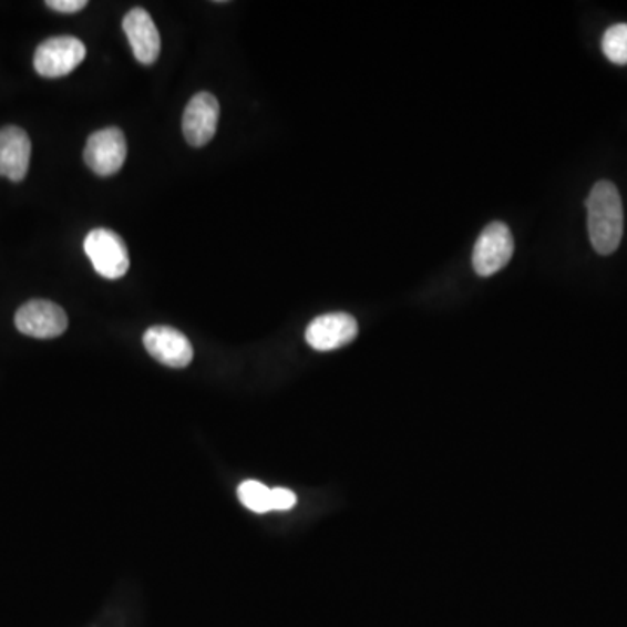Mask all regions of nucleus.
Segmentation results:
<instances>
[{
  "instance_id": "f8f14e48",
  "label": "nucleus",
  "mask_w": 627,
  "mask_h": 627,
  "mask_svg": "<svg viewBox=\"0 0 627 627\" xmlns=\"http://www.w3.org/2000/svg\"><path fill=\"white\" fill-rule=\"evenodd\" d=\"M270 492L273 490L267 489L260 481L248 480L240 483L239 489H237V497H239L240 504L245 505L246 510L264 514L273 511Z\"/></svg>"
},
{
  "instance_id": "6e6552de",
  "label": "nucleus",
  "mask_w": 627,
  "mask_h": 627,
  "mask_svg": "<svg viewBox=\"0 0 627 627\" xmlns=\"http://www.w3.org/2000/svg\"><path fill=\"white\" fill-rule=\"evenodd\" d=\"M220 117V105L212 93H197L184 112V135L192 147H204L212 142Z\"/></svg>"
},
{
  "instance_id": "9b49d317",
  "label": "nucleus",
  "mask_w": 627,
  "mask_h": 627,
  "mask_svg": "<svg viewBox=\"0 0 627 627\" xmlns=\"http://www.w3.org/2000/svg\"><path fill=\"white\" fill-rule=\"evenodd\" d=\"M32 142L21 127L0 130V176L21 182L29 173Z\"/></svg>"
},
{
  "instance_id": "39448f33",
  "label": "nucleus",
  "mask_w": 627,
  "mask_h": 627,
  "mask_svg": "<svg viewBox=\"0 0 627 627\" xmlns=\"http://www.w3.org/2000/svg\"><path fill=\"white\" fill-rule=\"evenodd\" d=\"M127 145L123 131L119 127H105L88 138L84 161L91 172L100 176H112L124 166Z\"/></svg>"
},
{
  "instance_id": "7ed1b4c3",
  "label": "nucleus",
  "mask_w": 627,
  "mask_h": 627,
  "mask_svg": "<svg viewBox=\"0 0 627 627\" xmlns=\"http://www.w3.org/2000/svg\"><path fill=\"white\" fill-rule=\"evenodd\" d=\"M86 58V45L72 35H60L42 42L33 56L35 72L42 78H65Z\"/></svg>"
},
{
  "instance_id": "423d86ee",
  "label": "nucleus",
  "mask_w": 627,
  "mask_h": 627,
  "mask_svg": "<svg viewBox=\"0 0 627 627\" xmlns=\"http://www.w3.org/2000/svg\"><path fill=\"white\" fill-rule=\"evenodd\" d=\"M18 330L33 339H56L65 333L69 318L65 310L50 300H30L17 312Z\"/></svg>"
},
{
  "instance_id": "1a4fd4ad",
  "label": "nucleus",
  "mask_w": 627,
  "mask_h": 627,
  "mask_svg": "<svg viewBox=\"0 0 627 627\" xmlns=\"http://www.w3.org/2000/svg\"><path fill=\"white\" fill-rule=\"evenodd\" d=\"M143 346L152 358L169 368H185L194 358V349L184 333L172 327H152L143 335Z\"/></svg>"
},
{
  "instance_id": "4468645a",
  "label": "nucleus",
  "mask_w": 627,
  "mask_h": 627,
  "mask_svg": "<svg viewBox=\"0 0 627 627\" xmlns=\"http://www.w3.org/2000/svg\"><path fill=\"white\" fill-rule=\"evenodd\" d=\"M297 504V495L291 490L274 489L270 492V505L273 511H288Z\"/></svg>"
},
{
  "instance_id": "ddd939ff",
  "label": "nucleus",
  "mask_w": 627,
  "mask_h": 627,
  "mask_svg": "<svg viewBox=\"0 0 627 627\" xmlns=\"http://www.w3.org/2000/svg\"><path fill=\"white\" fill-rule=\"evenodd\" d=\"M605 56L615 65H627V23L611 25L602 39Z\"/></svg>"
},
{
  "instance_id": "9d476101",
  "label": "nucleus",
  "mask_w": 627,
  "mask_h": 627,
  "mask_svg": "<svg viewBox=\"0 0 627 627\" xmlns=\"http://www.w3.org/2000/svg\"><path fill=\"white\" fill-rule=\"evenodd\" d=\"M123 29L130 41L131 50L140 63L152 65L157 62L161 53L160 30L145 9H131L130 13L124 17Z\"/></svg>"
},
{
  "instance_id": "f03ea898",
  "label": "nucleus",
  "mask_w": 627,
  "mask_h": 627,
  "mask_svg": "<svg viewBox=\"0 0 627 627\" xmlns=\"http://www.w3.org/2000/svg\"><path fill=\"white\" fill-rule=\"evenodd\" d=\"M84 251L94 270L106 279H119L130 269V253L123 237L109 228H94L84 240Z\"/></svg>"
},
{
  "instance_id": "20e7f679",
  "label": "nucleus",
  "mask_w": 627,
  "mask_h": 627,
  "mask_svg": "<svg viewBox=\"0 0 627 627\" xmlns=\"http://www.w3.org/2000/svg\"><path fill=\"white\" fill-rule=\"evenodd\" d=\"M514 253V239L510 227L493 222L477 237L473 251V267L480 276L489 277L510 264Z\"/></svg>"
},
{
  "instance_id": "2eb2a0df",
  "label": "nucleus",
  "mask_w": 627,
  "mask_h": 627,
  "mask_svg": "<svg viewBox=\"0 0 627 627\" xmlns=\"http://www.w3.org/2000/svg\"><path fill=\"white\" fill-rule=\"evenodd\" d=\"M48 8L58 11V13H79L82 9L86 8V0H50L45 2Z\"/></svg>"
},
{
  "instance_id": "f257e3e1",
  "label": "nucleus",
  "mask_w": 627,
  "mask_h": 627,
  "mask_svg": "<svg viewBox=\"0 0 627 627\" xmlns=\"http://www.w3.org/2000/svg\"><path fill=\"white\" fill-rule=\"evenodd\" d=\"M587 228L593 248L599 255H611L619 248L624 234V209L619 191L603 179L587 197Z\"/></svg>"
},
{
  "instance_id": "0eeeda50",
  "label": "nucleus",
  "mask_w": 627,
  "mask_h": 627,
  "mask_svg": "<svg viewBox=\"0 0 627 627\" xmlns=\"http://www.w3.org/2000/svg\"><path fill=\"white\" fill-rule=\"evenodd\" d=\"M358 337V321L351 314H325L314 319L306 330V340L316 351L328 352L351 343Z\"/></svg>"
}]
</instances>
